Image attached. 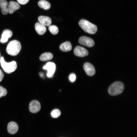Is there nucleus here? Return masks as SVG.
Wrapping results in <instances>:
<instances>
[{"mask_svg":"<svg viewBox=\"0 0 137 137\" xmlns=\"http://www.w3.org/2000/svg\"><path fill=\"white\" fill-rule=\"evenodd\" d=\"M39 76H40V77H43L44 75V74L42 72H40L39 73Z\"/></svg>","mask_w":137,"mask_h":137,"instance_id":"25","label":"nucleus"},{"mask_svg":"<svg viewBox=\"0 0 137 137\" xmlns=\"http://www.w3.org/2000/svg\"><path fill=\"white\" fill-rule=\"evenodd\" d=\"M69 80L72 82H73L75 81L76 79V76L75 74L71 73L69 76Z\"/></svg>","mask_w":137,"mask_h":137,"instance_id":"22","label":"nucleus"},{"mask_svg":"<svg viewBox=\"0 0 137 137\" xmlns=\"http://www.w3.org/2000/svg\"><path fill=\"white\" fill-rule=\"evenodd\" d=\"M8 4L6 0H0V7L2 14L6 15L8 13Z\"/></svg>","mask_w":137,"mask_h":137,"instance_id":"15","label":"nucleus"},{"mask_svg":"<svg viewBox=\"0 0 137 137\" xmlns=\"http://www.w3.org/2000/svg\"><path fill=\"white\" fill-rule=\"evenodd\" d=\"M41 109L40 102L36 100L31 101L29 104V109L30 112L32 113H36L39 111Z\"/></svg>","mask_w":137,"mask_h":137,"instance_id":"7","label":"nucleus"},{"mask_svg":"<svg viewBox=\"0 0 137 137\" xmlns=\"http://www.w3.org/2000/svg\"><path fill=\"white\" fill-rule=\"evenodd\" d=\"M79 25L84 31L90 34H94L97 30L96 26L85 19L80 21Z\"/></svg>","mask_w":137,"mask_h":137,"instance_id":"2","label":"nucleus"},{"mask_svg":"<svg viewBox=\"0 0 137 137\" xmlns=\"http://www.w3.org/2000/svg\"><path fill=\"white\" fill-rule=\"evenodd\" d=\"M29 0H17L19 3L22 5H25L27 4Z\"/></svg>","mask_w":137,"mask_h":137,"instance_id":"23","label":"nucleus"},{"mask_svg":"<svg viewBox=\"0 0 137 137\" xmlns=\"http://www.w3.org/2000/svg\"><path fill=\"white\" fill-rule=\"evenodd\" d=\"M50 114L51 116L53 118H57L60 115L61 112L59 110L55 109L52 111Z\"/></svg>","mask_w":137,"mask_h":137,"instance_id":"20","label":"nucleus"},{"mask_svg":"<svg viewBox=\"0 0 137 137\" xmlns=\"http://www.w3.org/2000/svg\"><path fill=\"white\" fill-rule=\"evenodd\" d=\"M7 93L6 90L1 86H0V98L2 96H5Z\"/></svg>","mask_w":137,"mask_h":137,"instance_id":"21","label":"nucleus"},{"mask_svg":"<svg viewBox=\"0 0 137 137\" xmlns=\"http://www.w3.org/2000/svg\"><path fill=\"white\" fill-rule=\"evenodd\" d=\"M48 29L50 32L53 35H56L58 32V27L55 25H50Z\"/></svg>","mask_w":137,"mask_h":137,"instance_id":"19","label":"nucleus"},{"mask_svg":"<svg viewBox=\"0 0 137 137\" xmlns=\"http://www.w3.org/2000/svg\"><path fill=\"white\" fill-rule=\"evenodd\" d=\"M18 130V126L15 123L11 122L9 123L7 126V130L8 132L11 134L16 133Z\"/></svg>","mask_w":137,"mask_h":137,"instance_id":"12","label":"nucleus"},{"mask_svg":"<svg viewBox=\"0 0 137 137\" xmlns=\"http://www.w3.org/2000/svg\"><path fill=\"white\" fill-rule=\"evenodd\" d=\"M56 67L55 64L54 63L49 62L43 67V68L47 70L46 76L50 78L53 77L55 71Z\"/></svg>","mask_w":137,"mask_h":137,"instance_id":"5","label":"nucleus"},{"mask_svg":"<svg viewBox=\"0 0 137 137\" xmlns=\"http://www.w3.org/2000/svg\"><path fill=\"white\" fill-rule=\"evenodd\" d=\"M60 49L62 51L67 52L71 50L72 48L71 43L69 41H66L62 43L60 46Z\"/></svg>","mask_w":137,"mask_h":137,"instance_id":"16","label":"nucleus"},{"mask_svg":"<svg viewBox=\"0 0 137 137\" xmlns=\"http://www.w3.org/2000/svg\"><path fill=\"white\" fill-rule=\"evenodd\" d=\"M20 8V5L18 3L14 1H10L8 5V13L12 14Z\"/></svg>","mask_w":137,"mask_h":137,"instance_id":"10","label":"nucleus"},{"mask_svg":"<svg viewBox=\"0 0 137 137\" xmlns=\"http://www.w3.org/2000/svg\"><path fill=\"white\" fill-rule=\"evenodd\" d=\"M83 67L85 71L88 75L92 76L95 74V70L91 64L88 62L85 63L84 64Z\"/></svg>","mask_w":137,"mask_h":137,"instance_id":"9","label":"nucleus"},{"mask_svg":"<svg viewBox=\"0 0 137 137\" xmlns=\"http://www.w3.org/2000/svg\"><path fill=\"white\" fill-rule=\"evenodd\" d=\"M38 5L40 8L45 10L49 9L51 6L50 3L45 0H41L38 2Z\"/></svg>","mask_w":137,"mask_h":137,"instance_id":"17","label":"nucleus"},{"mask_svg":"<svg viewBox=\"0 0 137 137\" xmlns=\"http://www.w3.org/2000/svg\"><path fill=\"white\" fill-rule=\"evenodd\" d=\"M53 55L50 53H45L42 54L40 56V59L42 61L50 60L53 58Z\"/></svg>","mask_w":137,"mask_h":137,"instance_id":"18","label":"nucleus"},{"mask_svg":"<svg viewBox=\"0 0 137 137\" xmlns=\"http://www.w3.org/2000/svg\"><path fill=\"white\" fill-rule=\"evenodd\" d=\"M35 29L37 33L40 35L44 34L46 31L45 27L39 22H37L35 25Z\"/></svg>","mask_w":137,"mask_h":137,"instance_id":"14","label":"nucleus"},{"mask_svg":"<svg viewBox=\"0 0 137 137\" xmlns=\"http://www.w3.org/2000/svg\"><path fill=\"white\" fill-rule=\"evenodd\" d=\"M78 42L80 44L89 47H92L94 45V42L92 39L86 36L80 37Z\"/></svg>","mask_w":137,"mask_h":137,"instance_id":"6","label":"nucleus"},{"mask_svg":"<svg viewBox=\"0 0 137 137\" xmlns=\"http://www.w3.org/2000/svg\"><path fill=\"white\" fill-rule=\"evenodd\" d=\"M12 35V31L9 29L4 30L2 34V37L0 40L2 43H4L7 41L9 38L11 37Z\"/></svg>","mask_w":137,"mask_h":137,"instance_id":"13","label":"nucleus"},{"mask_svg":"<svg viewBox=\"0 0 137 137\" xmlns=\"http://www.w3.org/2000/svg\"></svg>","mask_w":137,"mask_h":137,"instance_id":"26","label":"nucleus"},{"mask_svg":"<svg viewBox=\"0 0 137 137\" xmlns=\"http://www.w3.org/2000/svg\"><path fill=\"white\" fill-rule=\"evenodd\" d=\"M74 52L76 56L81 57L86 56L88 54V52L87 50L80 46H77L75 48Z\"/></svg>","mask_w":137,"mask_h":137,"instance_id":"8","label":"nucleus"},{"mask_svg":"<svg viewBox=\"0 0 137 137\" xmlns=\"http://www.w3.org/2000/svg\"><path fill=\"white\" fill-rule=\"evenodd\" d=\"M21 45L18 41L14 40L10 42L8 44L6 49L7 53L12 56L17 55L21 49Z\"/></svg>","mask_w":137,"mask_h":137,"instance_id":"1","label":"nucleus"},{"mask_svg":"<svg viewBox=\"0 0 137 137\" xmlns=\"http://www.w3.org/2000/svg\"><path fill=\"white\" fill-rule=\"evenodd\" d=\"M124 89V85L123 83L120 82H116L109 87L108 92L111 95H116L122 93Z\"/></svg>","mask_w":137,"mask_h":137,"instance_id":"4","label":"nucleus"},{"mask_svg":"<svg viewBox=\"0 0 137 137\" xmlns=\"http://www.w3.org/2000/svg\"><path fill=\"white\" fill-rule=\"evenodd\" d=\"M1 66L5 72L10 74L14 72L16 69L17 64L15 61L9 62H6L3 57H1L0 59Z\"/></svg>","mask_w":137,"mask_h":137,"instance_id":"3","label":"nucleus"},{"mask_svg":"<svg viewBox=\"0 0 137 137\" xmlns=\"http://www.w3.org/2000/svg\"><path fill=\"white\" fill-rule=\"evenodd\" d=\"M4 76V74L2 70L0 69V82L3 79Z\"/></svg>","mask_w":137,"mask_h":137,"instance_id":"24","label":"nucleus"},{"mask_svg":"<svg viewBox=\"0 0 137 137\" xmlns=\"http://www.w3.org/2000/svg\"><path fill=\"white\" fill-rule=\"evenodd\" d=\"M39 22L44 26H49L52 23V20L51 18L49 17L40 16L38 18Z\"/></svg>","mask_w":137,"mask_h":137,"instance_id":"11","label":"nucleus"}]
</instances>
